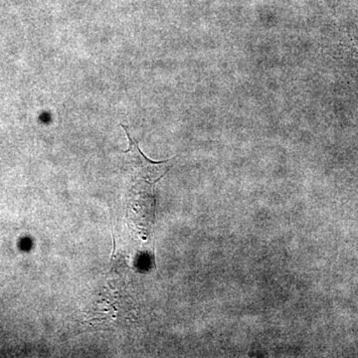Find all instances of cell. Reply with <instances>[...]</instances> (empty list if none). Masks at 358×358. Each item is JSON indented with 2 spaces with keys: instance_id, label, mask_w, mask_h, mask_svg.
<instances>
[{
  "instance_id": "obj_1",
  "label": "cell",
  "mask_w": 358,
  "mask_h": 358,
  "mask_svg": "<svg viewBox=\"0 0 358 358\" xmlns=\"http://www.w3.org/2000/svg\"><path fill=\"white\" fill-rule=\"evenodd\" d=\"M126 131L129 141V148L128 150L124 152L127 155V159L124 160V171H128L134 179H141L145 182H155L159 180L162 174V171L166 173V166L169 160L166 162H152L145 157V155L141 152L138 143L129 136L126 127L122 126Z\"/></svg>"
}]
</instances>
